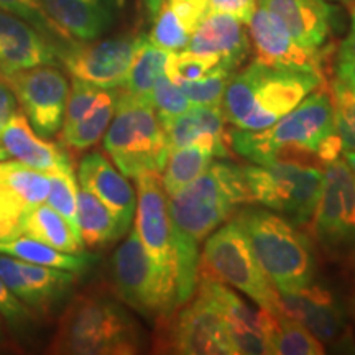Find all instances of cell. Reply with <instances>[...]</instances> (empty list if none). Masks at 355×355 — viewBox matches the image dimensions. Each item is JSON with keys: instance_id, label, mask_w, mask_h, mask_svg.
I'll return each instance as SVG.
<instances>
[{"instance_id": "26", "label": "cell", "mask_w": 355, "mask_h": 355, "mask_svg": "<svg viewBox=\"0 0 355 355\" xmlns=\"http://www.w3.org/2000/svg\"><path fill=\"white\" fill-rule=\"evenodd\" d=\"M19 260V259H17ZM19 268L26 283L25 304L32 311L46 313L68 295L71 286L76 283V273L53 266L35 265L19 260Z\"/></svg>"}, {"instance_id": "15", "label": "cell", "mask_w": 355, "mask_h": 355, "mask_svg": "<svg viewBox=\"0 0 355 355\" xmlns=\"http://www.w3.org/2000/svg\"><path fill=\"white\" fill-rule=\"evenodd\" d=\"M163 347L175 354L188 355H234L235 347L230 339L224 318L211 300L202 293L188 301V306L178 313L168 331Z\"/></svg>"}, {"instance_id": "8", "label": "cell", "mask_w": 355, "mask_h": 355, "mask_svg": "<svg viewBox=\"0 0 355 355\" xmlns=\"http://www.w3.org/2000/svg\"><path fill=\"white\" fill-rule=\"evenodd\" d=\"M202 273L242 291L261 309L283 311L279 293L257 260L254 248L237 219L212 232L201 254Z\"/></svg>"}, {"instance_id": "9", "label": "cell", "mask_w": 355, "mask_h": 355, "mask_svg": "<svg viewBox=\"0 0 355 355\" xmlns=\"http://www.w3.org/2000/svg\"><path fill=\"white\" fill-rule=\"evenodd\" d=\"M110 282L115 298L146 319L170 316L178 306L176 288L153 265L135 229L114 252Z\"/></svg>"}, {"instance_id": "18", "label": "cell", "mask_w": 355, "mask_h": 355, "mask_svg": "<svg viewBox=\"0 0 355 355\" xmlns=\"http://www.w3.org/2000/svg\"><path fill=\"white\" fill-rule=\"evenodd\" d=\"M248 26L250 37L254 40L257 60L261 63L282 68L321 71L318 53L308 51L296 43L283 21L265 6L257 3Z\"/></svg>"}, {"instance_id": "17", "label": "cell", "mask_w": 355, "mask_h": 355, "mask_svg": "<svg viewBox=\"0 0 355 355\" xmlns=\"http://www.w3.org/2000/svg\"><path fill=\"white\" fill-rule=\"evenodd\" d=\"M68 43V42H66ZM60 43L21 20L0 10V76L8 78L37 66L60 63Z\"/></svg>"}, {"instance_id": "52", "label": "cell", "mask_w": 355, "mask_h": 355, "mask_svg": "<svg viewBox=\"0 0 355 355\" xmlns=\"http://www.w3.org/2000/svg\"><path fill=\"white\" fill-rule=\"evenodd\" d=\"M6 122L7 121H2V119H0V132H2V128H3V125H6Z\"/></svg>"}, {"instance_id": "12", "label": "cell", "mask_w": 355, "mask_h": 355, "mask_svg": "<svg viewBox=\"0 0 355 355\" xmlns=\"http://www.w3.org/2000/svg\"><path fill=\"white\" fill-rule=\"evenodd\" d=\"M137 37L60 44V61L73 78L101 89H122L135 55Z\"/></svg>"}, {"instance_id": "50", "label": "cell", "mask_w": 355, "mask_h": 355, "mask_svg": "<svg viewBox=\"0 0 355 355\" xmlns=\"http://www.w3.org/2000/svg\"><path fill=\"white\" fill-rule=\"evenodd\" d=\"M332 2H339V3H345L349 7H355V0H332Z\"/></svg>"}, {"instance_id": "30", "label": "cell", "mask_w": 355, "mask_h": 355, "mask_svg": "<svg viewBox=\"0 0 355 355\" xmlns=\"http://www.w3.org/2000/svg\"><path fill=\"white\" fill-rule=\"evenodd\" d=\"M216 157L214 146L206 144H191L171 152L165 170L162 171V184L166 196H173L198 180L212 165V159Z\"/></svg>"}, {"instance_id": "51", "label": "cell", "mask_w": 355, "mask_h": 355, "mask_svg": "<svg viewBox=\"0 0 355 355\" xmlns=\"http://www.w3.org/2000/svg\"><path fill=\"white\" fill-rule=\"evenodd\" d=\"M7 158H8L7 152L2 148V145H0V162H3V159H7Z\"/></svg>"}, {"instance_id": "25", "label": "cell", "mask_w": 355, "mask_h": 355, "mask_svg": "<svg viewBox=\"0 0 355 355\" xmlns=\"http://www.w3.org/2000/svg\"><path fill=\"white\" fill-rule=\"evenodd\" d=\"M20 235L37 239L68 254L84 252L83 239L78 230L69 224L68 219L44 202L25 212L20 220Z\"/></svg>"}, {"instance_id": "10", "label": "cell", "mask_w": 355, "mask_h": 355, "mask_svg": "<svg viewBox=\"0 0 355 355\" xmlns=\"http://www.w3.org/2000/svg\"><path fill=\"white\" fill-rule=\"evenodd\" d=\"M313 235L331 261L355 265V176L344 158L327 163Z\"/></svg>"}, {"instance_id": "46", "label": "cell", "mask_w": 355, "mask_h": 355, "mask_svg": "<svg viewBox=\"0 0 355 355\" xmlns=\"http://www.w3.org/2000/svg\"><path fill=\"white\" fill-rule=\"evenodd\" d=\"M337 79L355 92V60L337 61Z\"/></svg>"}, {"instance_id": "20", "label": "cell", "mask_w": 355, "mask_h": 355, "mask_svg": "<svg viewBox=\"0 0 355 355\" xmlns=\"http://www.w3.org/2000/svg\"><path fill=\"white\" fill-rule=\"evenodd\" d=\"M68 42H92L115 24L117 0H40Z\"/></svg>"}, {"instance_id": "34", "label": "cell", "mask_w": 355, "mask_h": 355, "mask_svg": "<svg viewBox=\"0 0 355 355\" xmlns=\"http://www.w3.org/2000/svg\"><path fill=\"white\" fill-rule=\"evenodd\" d=\"M193 32L176 12L163 2L155 19L152 20V30H150V42L168 51H183L188 46L189 38Z\"/></svg>"}, {"instance_id": "29", "label": "cell", "mask_w": 355, "mask_h": 355, "mask_svg": "<svg viewBox=\"0 0 355 355\" xmlns=\"http://www.w3.org/2000/svg\"><path fill=\"white\" fill-rule=\"evenodd\" d=\"M170 53L150 42L148 35H139L135 55L122 91L135 99L152 102L153 86L157 79L165 74Z\"/></svg>"}, {"instance_id": "28", "label": "cell", "mask_w": 355, "mask_h": 355, "mask_svg": "<svg viewBox=\"0 0 355 355\" xmlns=\"http://www.w3.org/2000/svg\"><path fill=\"white\" fill-rule=\"evenodd\" d=\"M76 222L83 243L87 247H102L123 237L112 211L83 186L78 188Z\"/></svg>"}, {"instance_id": "27", "label": "cell", "mask_w": 355, "mask_h": 355, "mask_svg": "<svg viewBox=\"0 0 355 355\" xmlns=\"http://www.w3.org/2000/svg\"><path fill=\"white\" fill-rule=\"evenodd\" d=\"M0 254L15 257V259L28 261V263L68 270L76 275L87 272L94 263V257L86 252L68 254V252H61L37 241V239L26 237V235H17L6 242H0Z\"/></svg>"}, {"instance_id": "32", "label": "cell", "mask_w": 355, "mask_h": 355, "mask_svg": "<svg viewBox=\"0 0 355 355\" xmlns=\"http://www.w3.org/2000/svg\"><path fill=\"white\" fill-rule=\"evenodd\" d=\"M0 184L20 199L26 207V212L46 202L48 193H50L48 173L33 170L17 159L0 162Z\"/></svg>"}, {"instance_id": "33", "label": "cell", "mask_w": 355, "mask_h": 355, "mask_svg": "<svg viewBox=\"0 0 355 355\" xmlns=\"http://www.w3.org/2000/svg\"><path fill=\"white\" fill-rule=\"evenodd\" d=\"M273 354L279 355H322L324 344L318 340L300 321L288 316L285 311L273 316L272 337Z\"/></svg>"}, {"instance_id": "42", "label": "cell", "mask_w": 355, "mask_h": 355, "mask_svg": "<svg viewBox=\"0 0 355 355\" xmlns=\"http://www.w3.org/2000/svg\"><path fill=\"white\" fill-rule=\"evenodd\" d=\"M0 316L7 319L12 326H25L33 319L32 309L25 306L17 298L13 293L6 286V283L0 278Z\"/></svg>"}, {"instance_id": "23", "label": "cell", "mask_w": 355, "mask_h": 355, "mask_svg": "<svg viewBox=\"0 0 355 355\" xmlns=\"http://www.w3.org/2000/svg\"><path fill=\"white\" fill-rule=\"evenodd\" d=\"M275 13L296 43L318 53L331 33L332 8L326 0H259Z\"/></svg>"}, {"instance_id": "6", "label": "cell", "mask_w": 355, "mask_h": 355, "mask_svg": "<svg viewBox=\"0 0 355 355\" xmlns=\"http://www.w3.org/2000/svg\"><path fill=\"white\" fill-rule=\"evenodd\" d=\"M104 148L127 178L162 173L170 157L165 128L150 101L135 99L121 89L112 121L104 133Z\"/></svg>"}, {"instance_id": "45", "label": "cell", "mask_w": 355, "mask_h": 355, "mask_svg": "<svg viewBox=\"0 0 355 355\" xmlns=\"http://www.w3.org/2000/svg\"><path fill=\"white\" fill-rule=\"evenodd\" d=\"M350 30L349 35L340 44L339 56H337V61H349L355 60V7H350Z\"/></svg>"}, {"instance_id": "36", "label": "cell", "mask_w": 355, "mask_h": 355, "mask_svg": "<svg viewBox=\"0 0 355 355\" xmlns=\"http://www.w3.org/2000/svg\"><path fill=\"white\" fill-rule=\"evenodd\" d=\"M235 73L234 69L219 64L206 76L194 81L176 83L193 105H222L225 87Z\"/></svg>"}, {"instance_id": "38", "label": "cell", "mask_w": 355, "mask_h": 355, "mask_svg": "<svg viewBox=\"0 0 355 355\" xmlns=\"http://www.w3.org/2000/svg\"><path fill=\"white\" fill-rule=\"evenodd\" d=\"M220 64L219 58L211 55H198L193 51H171L168 56L165 74L173 83L194 81L206 76Z\"/></svg>"}, {"instance_id": "14", "label": "cell", "mask_w": 355, "mask_h": 355, "mask_svg": "<svg viewBox=\"0 0 355 355\" xmlns=\"http://www.w3.org/2000/svg\"><path fill=\"white\" fill-rule=\"evenodd\" d=\"M198 283L199 293L211 300L224 318L235 352L243 355L273 354L270 343L273 331V313L261 309L260 306L259 309L254 308L224 283L206 273L201 275Z\"/></svg>"}, {"instance_id": "31", "label": "cell", "mask_w": 355, "mask_h": 355, "mask_svg": "<svg viewBox=\"0 0 355 355\" xmlns=\"http://www.w3.org/2000/svg\"><path fill=\"white\" fill-rule=\"evenodd\" d=\"M119 89H104L97 104L78 123L68 130H61L60 139L69 150L84 152L94 146L107 130L119 99Z\"/></svg>"}, {"instance_id": "11", "label": "cell", "mask_w": 355, "mask_h": 355, "mask_svg": "<svg viewBox=\"0 0 355 355\" xmlns=\"http://www.w3.org/2000/svg\"><path fill=\"white\" fill-rule=\"evenodd\" d=\"M3 79L40 137L50 139L61 130L71 87L64 73L55 66H37Z\"/></svg>"}, {"instance_id": "43", "label": "cell", "mask_w": 355, "mask_h": 355, "mask_svg": "<svg viewBox=\"0 0 355 355\" xmlns=\"http://www.w3.org/2000/svg\"><path fill=\"white\" fill-rule=\"evenodd\" d=\"M259 0H209V12H222L234 15L242 24L250 21Z\"/></svg>"}, {"instance_id": "48", "label": "cell", "mask_w": 355, "mask_h": 355, "mask_svg": "<svg viewBox=\"0 0 355 355\" xmlns=\"http://www.w3.org/2000/svg\"><path fill=\"white\" fill-rule=\"evenodd\" d=\"M343 155H344L345 163H347L350 171H352L354 176H355V152H343Z\"/></svg>"}, {"instance_id": "13", "label": "cell", "mask_w": 355, "mask_h": 355, "mask_svg": "<svg viewBox=\"0 0 355 355\" xmlns=\"http://www.w3.org/2000/svg\"><path fill=\"white\" fill-rule=\"evenodd\" d=\"M137 207L135 230L140 242L162 277L176 288L175 250L171 222L168 214V196L159 173H144L135 178Z\"/></svg>"}, {"instance_id": "22", "label": "cell", "mask_w": 355, "mask_h": 355, "mask_svg": "<svg viewBox=\"0 0 355 355\" xmlns=\"http://www.w3.org/2000/svg\"><path fill=\"white\" fill-rule=\"evenodd\" d=\"M0 145L8 157L33 170L53 173L71 165L68 153L60 145L40 137L24 112L17 110L0 132Z\"/></svg>"}, {"instance_id": "16", "label": "cell", "mask_w": 355, "mask_h": 355, "mask_svg": "<svg viewBox=\"0 0 355 355\" xmlns=\"http://www.w3.org/2000/svg\"><path fill=\"white\" fill-rule=\"evenodd\" d=\"M283 311L295 318L324 345H339L347 339L345 303L327 283L318 278L308 286L279 293Z\"/></svg>"}, {"instance_id": "49", "label": "cell", "mask_w": 355, "mask_h": 355, "mask_svg": "<svg viewBox=\"0 0 355 355\" xmlns=\"http://www.w3.org/2000/svg\"><path fill=\"white\" fill-rule=\"evenodd\" d=\"M8 239H12V235L8 234L7 230L2 227V225H0V242H6V241H8Z\"/></svg>"}, {"instance_id": "7", "label": "cell", "mask_w": 355, "mask_h": 355, "mask_svg": "<svg viewBox=\"0 0 355 355\" xmlns=\"http://www.w3.org/2000/svg\"><path fill=\"white\" fill-rule=\"evenodd\" d=\"M252 202L303 227L313 220L322 193L324 171L296 159L243 166Z\"/></svg>"}, {"instance_id": "44", "label": "cell", "mask_w": 355, "mask_h": 355, "mask_svg": "<svg viewBox=\"0 0 355 355\" xmlns=\"http://www.w3.org/2000/svg\"><path fill=\"white\" fill-rule=\"evenodd\" d=\"M17 110H19V101H17L15 92L6 79L0 76V119L8 121V117Z\"/></svg>"}, {"instance_id": "53", "label": "cell", "mask_w": 355, "mask_h": 355, "mask_svg": "<svg viewBox=\"0 0 355 355\" xmlns=\"http://www.w3.org/2000/svg\"><path fill=\"white\" fill-rule=\"evenodd\" d=\"M0 343H2V324H0Z\"/></svg>"}, {"instance_id": "21", "label": "cell", "mask_w": 355, "mask_h": 355, "mask_svg": "<svg viewBox=\"0 0 355 355\" xmlns=\"http://www.w3.org/2000/svg\"><path fill=\"white\" fill-rule=\"evenodd\" d=\"M186 50L219 58L222 66L235 71L247 58L250 44L241 20L229 13L207 12L191 35Z\"/></svg>"}, {"instance_id": "39", "label": "cell", "mask_w": 355, "mask_h": 355, "mask_svg": "<svg viewBox=\"0 0 355 355\" xmlns=\"http://www.w3.org/2000/svg\"><path fill=\"white\" fill-rule=\"evenodd\" d=\"M152 104L157 110L159 122L176 117V115L186 112L193 105L180 86L173 83L166 74L159 76L155 83L152 91Z\"/></svg>"}, {"instance_id": "41", "label": "cell", "mask_w": 355, "mask_h": 355, "mask_svg": "<svg viewBox=\"0 0 355 355\" xmlns=\"http://www.w3.org/2000/svg\"><path fill=\"white\" fill-rule=\"evenodd\" d=\"M104 89L92 86L81 79L73 78L69 87V96H68V104H66V112H64V121L61 130H68L78 123L81 119L86 115L97 104V101L101 99Z\"/></svg>"}, {"instance_id": "4", "label": "cell", "mask_w": 355, "mask_h": 355, "mask_svg": "<svg viewBox=\"0 0 355 355\" xmlns=\"http://www.w3.org/2000/svg\"><path fill=\"white\" fill-rule=\"evenodd\" d=\"M144 347V334L117 298L99 290L74 296L61 314L48 347L63 355H132Z\"/></svg>"}, {"instance_id": "2", "label": "cell", "mask_w": 355, "mask_h": 355, "mask_svg": "<svg viewBox=\"0 0 355 355\" xmlns=\"http://www.w3.org/2000/svg\"><path fill=\"white\" fill-rule=\"evenodd\" d=\"M234 152L255 165L296 159L314 155L327 165L343 153L336 130L334 102L329 92L319 91L306 97L285 117L263 130L230 132Z\"/></svg>"}, {"instance_id": "40", "label": "cell", "mask_w": 355, "mask_h": 355, "mask_svg": "<svg viewBox=\"0 0 355 355\" xmlns=\"http://www.w3.org/2000/svg\"><path fill=\"white\" fill-rule=\"evenodd\" d=\"M0 10L12 13V15L20 17L21 20L28 21L35 28L58 42L66 43L63 35L56 28V25L50 20L46 12L43 10V6L40 0H0Z\"/></svg>"}, {"instance_id": "19", "label": "cell", "mask_w": 355, "mask_h": 355, "mask_svg": "<svg viewBox=\"0 0 355 355\" xmlns=\"http://www.w3.org/2000/svg\"><path fill=\"white\" fill-rule=\"evenodd\" d=\"M78 176L83 188L96 194L112 211L119 227L125 235L127 230H130L137 207L135 191L125 175H122L104 155L94 152L81 159Z\"/></svg>"}, {"instance_id": "3", "label": "cell", "mask_w": 355, "mask_h": 355, "mask_svg": "<svg viewBox=\"0 0 355 355\" xmlns=\"http://www.w3.org/2000/svg\"><path fill=\"white\" fill-rule=\"evenodd\" d=\"M321 81V71L282 68L255 60L232 74L225 87V122L242 130H263L290 114Z\"/></svg>"}, {"instance_id": "5", "label": "cell", "mask_w": 355, "mask_h": 355, "mask_svg": "<svg viewBox=\"0 0 355 355\" xmlns=\"http://www.w3.org/2000/svg\"><path fill=\"white\" fill-rule=\"evenodd\" d=\"M237 222L278 293L301 290L318 278L313 242L286 217L273 211L245 209L239 212Z\"/></svg>"}, {"instance_id": "37", "label": "cell", "mask_w": 355, "mask_h": 355, "mask_svg": "<svg viewBox=\"0 0 355 355\" xmlns=\"http://www.w3.org/2000/svg\"><path fill=\"white\" fill-rule=\"evenodd\" d=\"M336 130L343 152H355V92L336 79L332 84Z\"/></svg>"}, {"instance_id": "24", "label": "cell", "mask_w": 355, "mask_h": 355, "mask_svg": "<svg viewBox=\"0 0 355 355\" xmlns=\"http://www.w3.org/2000/svg\"><path fill=\"white\" fill-rule=\"evenodd\" d=\"M170 153L191 144L214 146L217 157H227L225 117L220 105H191L186 112L162 122Z\"/></svg>"}, {"instance_id": "47", "label": "cell", "mask_w": 355, "mask_h": 355, "mask_svg": "<svg viewBox=\"0 0 355 355\" xmlns=\"http://www.w3.org/2000/svg\"><path fill=\"white\" fill-rule=\"evenodd\" d=\"M354 270H355V265H354ZM349 308H350V314H352V319L355 324V272H354V279H352V291H350Z\"/></svg>"}, {"instance_id": "1", "label": "cell", "mask_w": 355, "mask_h": 355, "mask_svg": "<svg viewBox=\"0 0 355 355\" xmlns=\"http://www.w3.org/2000/svg\"><path fill=\"white\" fill-rule=\"evenodd\" d=\"M243 166L214 163L198 180L168 196L178 306L193 298L199 279V245L224 224L239 204H250Z\"/></svg>"}, {"instance_id": "35", "label": "cell", "mask_w": 355, "mask_h": 355, "mask_svg": "<svg viewBox=\"0 0 355 355\" xmlns=\"http://www.w3.org/2000/svg\"><path fill=\"white\" fill-rule=\"evenodd\" d=\"M48 176H50V193H48L46 204L60 212L64 219H68L69 224L78 230V184L73 165H66L60 170L48 173Z\"/></svg>"}]
</instances>
